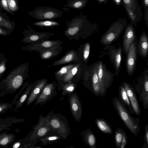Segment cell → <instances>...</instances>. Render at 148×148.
I'll use <instances>...</instances> for the list:
<instances>
[{
  "instance_id": "6da1fadb",
  "label": "cell",
  "mask_w": 148,
  "mask_h": 148,
  "mask_svg": "<svg viewBox=\"0 0 148 148\" xmlns=\"http://www.w3.org/2000/svg\"><path fill=\"white\" fill-rule=\"evenodd\" d=\"M66 23L67 26L64 33L69 41L84 38L95 25L90 23L82 11Z\"/></svg>"
},
{
  "instance_id": "7a4b0ae2",
  "label": "cell",
  "mask_w": 148,
  "mask_h": 148,
  "mask_svg": "<svg viewBox=\"0 0 148 148\" xmlns=\"http://www.w3.org/2000/svg\"><path fill=\"white\" fill-rule=\"evenodd\" d=\"M113 106L125 125L134 135L137 136L139 132L140 120L133 117L125 104L116 97L112 99Z\"/></svg>"
},
{
  "instance_id": "3957f363",
  "label": "cell",
  "mask_w": 148,
  "mask_h": 148,
  "mask_svg": "<svg viewBox=\"0 0 148 148\" xmlns=\"http://www.w3.org/2000/svg\"><path fill=\"white\" fill-rule=\"evenodd\" d=\"M54 109L49 112L45 116L47 123L51 128V131L55 133L66 139L71 132L68 121L64 115L54 113Z\"/></svg>"
},
{
  "instance_id": "277c9868",
  "label": "cell",
  "mask_w": 148,
  "mask_h": 148,
  "mask_svg": "<svg viewBox=\"0 0 148 148\" xmlns=\"http://www.w3.org/2000/svg\"><path fill=\"white\" fill-rule=\"evenodd\" d=\"M29 64L27 62L16 68L3 79L2 81L8 88L16 90L22 85L24 80L29 77L27 73Z\"/></svg>"
},
{
  "instance_id": "5b68a950",
  "label": "cell",
  "mask_w": 148,
  "mask_h": 148,
  "mask_svg": "<svg viewBox=\"0 0 148 148\" xmlns=\"http://www.w3.org/2000/svg\"><path fill=\"white\" fill-rule=\"evenodd\" d=\"M127 25L126 18H120L112 23L103 36L101 42L104 45L111 44L121 33Z\"/></svg>"
},
{
  "instance_id": "8992f818",
  "label": "cell",
  "mask_w": 148,
  "mask_h": 148,
  "mask_svg": "<svg viewBox=\"0 0 148 148\" xmlns=\"http://www.w3.org/2000/svg\"><path fill=\"white\" fill-rule=\"evenodd\" d=\"M62 11L51 7H37L27 14L32 17L40 20H53L60 18Z\"/></svg>"
},
{
  "instance_id": "52a82bcc",
  "label": "cell",
  "mask_w": 148,
  "mask_h": 148,
  "mask_svg": "<svg viewBox=\"0 0 148 148\" xmlns=\"http://www.w3.org/2000/svg\"><path fill=\"white\" fill-rule=\"evenodd\" d=\"M85 67L84 64L79 61L77 62L61 79L57 81L58 86L66 83H77L82 78L83 70Z\"/></svg>"
},
{
  "instance_id": "ba28073f",
  "label": "cell",
  "mask_w": 148,
  "mask_h": 148,
  "mask_svg": "<svg viewBox=\"0 0 148 148\" xmlns=\"http://www.w3.org/2000/svg\"><path fill=\"white\" fill-rule=\"evenodd\" d=\"M122 1L129 18L136 26L137 23L141 19L143 15L141 6L139 5L137 0Z\"/></svg>"
},
{
  "instance_id": "9c48e42d",
  "label": "cell",
  "mask_w": 148,
  "mask_h": 148,
  "mask_svg": "<svg viewBox=\"0 0 148 148\" xmlns=\"http://www.w3.org/2000/svg\"><path fill=\"white\" fill-rule=\"evenodd\" d=\"M51 129L47 123L46 117L40 114L37 124L34 125L33 131L32 132L31 140L37 143L41 138L50 132Z\"/></svg>"
},
{
  "instance_id": "30bf717a",
  "label": "cell",
  "mask_w": 148,
  "mask_h": 148,
  "mask_svg": "<svg viewBox=\"0 0 148 148\" xmlns=\"http://www.w3.org/2000/svg\"><path fill=\"white\" fill-rule=\"evenodd\" d=\"M97 74L100 87L101 96L104 97L113 80L112 77L101 62L97 65Z\"/></svg>"
},
{
  "instance_id": "8fae6325",
  "label": "cell",
  "mask_w": 148,
  "mask_h": 148,
  "mask_svg": "<svg viewBox=\"0 0 148 148\" xmlns=\"http://www.w3.org/2000/svg\"><path fill=\"white\" fill-rule=\"evenodd\" d=\"M24 31V38L21 41L27 44H31L43 40H47L54 34L53 32H39L32 29L29 25Z\"/></svg>"
},
{
  "instance_id": "7c38bea8",
  "label": "cell",
  "mask_w": 148,
  "mask_h": 148,
  "mask_svg": "<svg viewBox=\"0 0 148 148\" xmlns=\"http://www.w3.org/2000/svg\"><path fill=\"white\" fill-rule=\"evenodd\" d=\"M56 82L47 83L44 87L40 94L36 100L34 106L44 104L57 94L56 87L58 86Z\"/></svg>"
},
{
  "instance_id": "4fadbf2b",
  "label": "cell",
  "mask_w": 148,
  "mask_h": 148,
  "mask_svg": "<svg viewBox=\"0 0 148 148\" xmlns=\"http://www.w3.org/2000/svg\"><path fill=\"white\" fill-rule=\"evenodd\" d=\"M68 95L71 112L75 120L79 122L81 119L83 112L82 104L79 97L75 92Z\"/></svg>"
},
{
  "instance_id": "5bb4252c",
  "label": "cell",
  "mask_w": 148,
  "mask_h": 148,
  "mask_svg": "<svg viewBox=\"0 0 148 148\" xmlns=\"http://www.w3.org/2000/svg\"><path fill=\"white\" fill-rule=\"evenodd\" d=\"M64 42L60 40H45L30 44L23 47V50L29 52L36 51L51 47L55 45H61Z\"/></svg>"
},
{
  "instance_id": "9a60e30c",
  "label": "cell",
  "mask_w": 148,
  "mask_h": 148,
  "mask_svg": "<svg viewBox=\"0 0 148 148\" xmlns=\"http://www.w3.org/2000/svg\"><path fill=\"white\" fill-rule=\"evenodd\" d=\"M122 86L127 92L134 113L140 116L141 114L140 108L135 89L131 85L126 82H123Z\"/></svg>"
},
{
  "instance_id": "2e32d148",
  "label": "cell",
  "mask_w": 148,
  "mask_h": 148,
  "mask_svg": "<svg viewBox=\"0 0 148 148\" xmlns=\"http://www.w3.org/2000/svg\"><path fill=\"white\" fill-rule=\"evenodd\" d=\"M47 83V80L45 78L38 79L34 82V84L26 101V104L27 106L29 105L37 99L43 88Z\"/></svg>"
},
{
  "instance_id": "e0dca14e",
  "label": "cell",
  "mask_w": 148,
  "mask_h": 148,
  "mask_svg": "<svg viewBox=\"0 0 148 148\" xmlns=\"http://www.w3.org/2000/svg\"><path fill=\"white\" fill-rule=\"evenodd\" d=\"M135 89L139 95V99L142 103L144 108H148V77L145 76L142 83L135 86Z\"/></svg>"
},
{
  "instance_id": "ac0fdd59",
  "label": "cell",
  "mask_w": 148,
  "mask_h": 148,
  "mask_svg": "<svg viewBox=\"0 0 148 148\" xmlns=\"http://www.w3.org/2000/svg\"><path fill=\"white\" fill-rule=\"evenodd\" d=\"M63 49L61 45H55L35 51L39 53L41 60H48L58 56L61 53Z\"/></svg>"
},
{
  "instance_id": "d6986e66",
  "label": "cell",
  "mask_w": 148,
  "mask_h": 148,
  "mask_svg": "<svg viewBox=\"0 0 148 148\" xmlns=\"http://www.w3.org/2000/svg\"><path fill=\"white\" fill-rule=\"evenodd\" d=\"M134 25L133 22L130 21V23L127 25L125 27L123 41V50L125 53H127L130 45L135 38V32L133 27Z\"/></svg>"
},
{
  "instance_id": "ffe728a7",
  "label": "cell",
  "mask_w": 148,
  "mask_h": 148,
  "mask_svg": "<svg viewBox=\"0 0 148 148\" xmlns=\"http://www.w3.org/2000/svg\"><path fill=\"white\" fill-rule=\"evenodd\" d=\"M127 53V69L128 73L130 74L134 71L136 61L137 54L134 42H132L130 45Z\"/></svg>"
},
{
  "instance_id": "44dd1931",
  "label": "cell",
  "mask_w": 148,
  "mask_h": 148,
  "mask_svg": "<svg viewBox=\"0 0 148 148\" xmlns=\"http://www.w3.org/2000/svg\"><path fill=\"white\" fill-rule=\"evenodd\" d=\"M97 66L93 70L91 82L84 86L95 95L101 96L100 87L97 74Z\"/></svg>"
},
{
  "instance_id": "7402d4cb",
  "label": "cell",
  "mask_w": 148,
  "mask_h": 148,
  "mask_svg": "<svg viewBox=\"0 0 148 148\" xmlns=\"http://www.w3.org/2000/svg\"><path fill=\"white\" fill-rule=\"evenodd\" d=\"M77 51L74 49L69 50L62 58L55 61L51 66H54L66 64H71L79 61L77 57Z\"/></svg>"
},
{
  "instance_id": "603a6c76",
  "label": "cell",
  "mask_w": 148,
  "mask_h": 148,
  "mask_svg": "<svg viewBox=\"0 0 148 148\" xmlns=\"http://www.w3.org/2000/svg\"><path fill=\"white\" fill-rule=\"evenodd\" d=\"M116 146L117 148H125L127 143V138L125 132L119 128L116 131L114 135Z\"/></svg>"
},
{
  "instance_id": "cb8c5ba5",
  "label": "cell",
  "mask_w": 148,
  "mask_h": 148,
  "mask_svg": "<svg viewBox=\"0 0 148 148\" xmlns=\"http://www.w3.org/2000/svg\"><path fill=\"white\" fill-rule=\"evenodd\" d=\"M85 144L90 148H96V138L93 132L89 129L82 131L80 134Z\"/></svg>"
},
{
  "instance_id": "d4e9b609",
  "label": "cell",
  "mask_w": 148,
  "mask_h": 148,
  "mask_svg": "<svg viewBox=\"0 0 148 148\" xmlns=\"http://www.w3.org/2000/svg\"><path fill=\"white\" fill-rule=\"evenodd\" d=\"M90 45L86 42L80 46L77 49V56L79 61L84 64L86 63L88 58L90 52Z\"/></svg>"
},
{
  "instance_id": "484cf974",
  "label": "cell",
  "mask_w": 148,
  "mask_h": 148,
  "mask_svg": "<svg viewBox=\"0 0 148 148\" xmlns=\"http://www.w3.org/2000/svg\"><path fill=\"white\" fill-rule=\"evenodd\" d=\"M63 139V138L55 133L50 132L43 137L41 138L38 142L40 145L46 146L57 142L60 139Z\"/></svg>"
},
{
  "instance_id": "4316f807",
  "label": "cell",
  "mask_w": 148,
  "mask_h": 148,
  "mask_svg": "<svg viewBox=\"0 0 148 148\" xmlns=\"http://www.w3.org/2000/svg\"><path fill=\"white\" fill-rule=\"evenodd\" d=\"M0 26L10 32H12L15 27L14 22L11 20L6 13L0 11Z\"/></svg>"
},
{
  "instance_id": "83f0119b",
  "label": "cell",
  "mask_w": 148,
  "mask_h": 148,
  "mask_svg": "<svg viewBox=\"0 0 148 148\" xmlns=\"http://www.w3.org/2000/svg\"><path fill=\"white\" fill-rule=\"evenodd\" d=\"M95 123L97 127L102 132L110 134H112L111 126L105 119L100 118H96L95 120Z\"/></svg>"
},
{
  "instance_id": "f1b7e54d",
  "label": "cell",
  "mask_w": 148,
  "mask_h": 148,
  "mask_svg": "<svg viewBox=\"0 0 148 148\" xmlns=\"http://www.w3.org/2000/svg\"><path fill=\"white\" fill-rule=\"evenodd\" d=\"M119 99L125 104L130 113L132 114L134 113L127 92L122 85L119 87Z\"/></svg>"
},
{
  "instance_id": "f546056e",
  "label": "cell",
  "mask_w": 148,
  "mask_h": 148,
  "mask_svg": "<svg viewBox=\"0 0 148 148\" xmlns=\"http://www.w3.org/2000/svg\"><path fill=\"white\" fill-rule=\"evenodd\" d=\"M76 86V83H66L60 86H58V89L59 90H62L61 94L64 97L66 95H68L75 92Z\"/></svg>"
},
{
  "instance_id": "4dcf8cb0",
  "label": "cell",
  "mask_w": 148,
  "mask_h": 148,
  "mask_svg": "<svg viewBox=\"0 0 148 148\" xmlns=\"http://www.w3.org/2000/svg\"><path fill=\"white\" fill-rule=\"evenodd\" d=\"M139 48L140 52L143 56L145 57L148 51V39L145 32H143L140 36Z\"/></svg>"
},
{
  "instance_id": "1f68e13d",
  "label": "cell",
  "mask_w": 148,
  "mask_h": 148,
  "mask_svg": "<svg viewBox=\"0 0 148 148\" xmlns=\"http://www.w3.org/2000/svg\"><path fill=\"white\" fill-rule=\"evenodd\" d=\"M77 62L64 66L59 70L55 72L54 75L55 78L57 81L60 80L65 76L70 70L75 65Z\"/></svg>"
},
{
  "instance_id": "d6a6232c",
  "label": "cell",
  "mask_w": 148,
  "mask_h": 148,
  "mask_svg": "<svg viewBox=\"0 0 148 148\" xmlns=\"http://www.w3.org/2000/svg\"><path fill=\"white\" fill-rule=\"evenodd\" d=\"M88 0H75L68 3L64 6V7L77 10H81L85 7Z\"/></svg>"
},
{
  "instance_id": "836d02e7",
  "label": "cell",
  "mask_w": 148,
  "mask_h": 148,
  "mask_svg": "<svg viewBox=\"0 0 148 148\" xmlns=\"http://www.w3.org/2000/svg\"><path fill=\"white\" fill-rule=\"evenodd\" d=\"M33 25L41 27L53 28L60 25V24L53 20H45L35 22Z\"/></svg>"
},
{
  "instance_id": "e575fe53",
  "label": "cell",
  "mask_w": 148,
  "mask_h": 148,
  "mask_svg": "<svg viewBox=\"0 0 148 148\" xmlns=\"http://www.w3.org/2000/svg\"><path fill=\"white\" fill-rule=\"evenodd\" d=\"M34 84V82L32 84L30 83L29 84L27 85L25 91L20 98L18 103L16 106V109H17L23 105L29 96Z\"/></svg>"
},
{
  "instance_id": "d590c367",
  "label": "cell",
  "mask_w": 148,
  "mask_h": 148,
  "mask_svg": "<svg viewBox=\"0 0 148 148\" xmlns=\"http://www.w3.org/2000/svg\"><path fill=\"white\" fill-rule=\"evenodd\" d=\"M14 135L12 134L3 133L0 135V146H6L14 140Z\"/></svg>"
},
{
  "instance_id": "8d00e7d4",
  "label": "cell",
  "mask_w": 148,
  "mask_h": 148,
  "mask_svg": "<svg viewBox=\"0 0 148 148\" xmlns=\"http://www.w3.org/2000/svg\"><path fill=\"white\" fill-rule=\"evenodd\" d=\"M121 47H120L117 50L115 51L112 54L114 63L116 70L119 69L121 60Z\"/></svg>"
},
{
  "instance_id": "74e56055",
  "label": "cell",
  "mask_w": 148,
  "mask_h": 148,
  "mask_svg": "<svg viewBox=\"0 0 148 148\" xmlns=\"http://www.w3.org/2000/svg\"><path fill=\"white\" fill-rule=\"evenodd\" d=\"M10 10L13 12L18 11L19 8L18 0H7Z\"/></svg>"
},
{
  "instance_id": "f35d334b",
  "label": "cell",
  "mask_w": 148,
  "mask_h": 148,
  "mask_svg": "<svg viewBox=\"0 0 148 148\" xmlns=\"http://www.w3.org/2000/svg\"><path fill=\"white\" fill-rule=\"evenodd\" d=\"M5 10L12 15L15 14L14 12L10 10L7 0H0V11Z\"/></svg>"
},
{
  "instance_id": "ab89813d",
  "label": "cell",
  "mask_w": 148,
  "mask_h": 148,
  "mask_svg": "<svg viewBox=\"0 0 148 148\" xmlns=\"http://www.w3.org/2000/svg\"><path fill=\"white\" fill-rule=\"evenodd\" d=\"M141 1L145 11L144 19L146 25L148 27V0H142Z\"/></svg>"
},
{
  "instance_id": "60d3db41",
  "label": "cell",
  "mask_w": 148,
  "mask_h": 148,
  "mask_svg": "<svg viewBox=\"0 0 148 148\" xmlns=\"http://www.w3.org/2000/svg\"><path fill=\"white\" fill-rule=\"evenodd\" d=\"M144 134L143 136L144 143L143 148H148V125H146L144 127Z\"/></svg>"
},
{
  "instance_id": "b9f144b4",
  "label": "cell",
  "mask_w": 148,
  "mask_h": 148,
  "mask_svg": "<svg viewBox=\"0 0 148 148\" xmlns=\"http://www.w3.org/2000/svg\"><path fill=\"white\" fill-rule=\"evenodd\" d=\"M5 69V61L1 62L0 63V75L4 72Z\"/></svg>"
},
{
  "instance_id": "7bdbcfd3",
  "label": "cell",
  "mask_w": 148,
  "mask_h": 148,
  "mask_svg": "<svg viewBox=\"0 0 148 148\" xmlns=\"http://www.w3.org/2000/svg\"><path fill=\"white\" fill-rule=\"evenodd\" d=\"M9 105V104L5 103L0 104V113L6 109Z\"/></svg>"
},
{
  "instance_id": "ee69618b",
  "label": "cell",
  "mask_w": 148,
  "mask_h": 148,
  "mask_svg": "<svg viewBox=\"0 0 148 148\" xmlns=\"http://www.w3.org/2000/svg\"><path fill=\"white\" fill-rule=\"evenodd\" d=\"M9 34L3 27L0 26V35L3 36H7L9 35Z\"/></svg>"
},
{
  "instance_id": "f6af8a7d",
  "label": "cell",
  "mask_w": 148,
  "mask_h": 148,
  "mask_svg": "<svg viewBox=\"0 0 148 148\" xmlns=\"http://www.w3.org/2000/svg\"><path fill=\"white\" fill-rule=\"evenodd\" d=\"M113 2L116 5H123L122 0H112Z\"/></svg>"
},
{
  "instance_id": "bcb514c9",
  "label": "cell",
  "mask_w": 148,
  "mask_h": 148,
  "mask_svg": "<svg viewBox=\"0 0 148 148\" xmlns=\"http://www.w3.org/2000/svg\"><path fill=\"white\" fill-rule=\"evenodd\" d=\"M20 143L18 142H17L14 143L12 146V147L13 148H16L18 147L20 145Z\"/></svg>"
},
{
  "instance_id": "7dc6e473",
  "label": "cell",
  "mask_w": 148,
  "mask_h": 148,
  "mask_svg": "<svg viewBox=\"0 0 148 148\" xmlns=\"http://www.w3.org/2000/svg\"><path fill=\"white\" fill-rule=\"evenodd\" d=\"M98 2L99 4H101L103 3L104 4H106L108 0H96Z\"/></svg>"
},
{
  "instance_id": "c3c4849f",
  "label": "cell",
  "mask_w": 148,
  "mask_h": 148,
  "mask_svg": "<svg viewBox=\"0 0 148 148\" xmlns=\"http://www.w3.org/2000/svg\"><path fill=\"white\" fill-rule=\"evenodd\" d=\"M75 0H68L67 1V3H69L73 1H75Z\"/></svg>"
},
{
  "instance_id": "681fc988",
  "label": "cell",
  "mask_w": 148,
  "mask_h": 148,
  "mask_svg": "<svg viewBox=\"0 0 148 148\" xmlns=\"http://www.w3.org/2000/svg\"><path fill=\"white\" fill-rule=\"evenodd\" d=\"M140 0L141 1L142 0Z\"/></svg>"
}]
</instances>
